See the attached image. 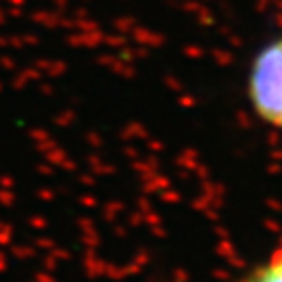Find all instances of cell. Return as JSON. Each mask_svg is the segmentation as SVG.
Instances as JSON below:
<instances>
[{
	"label": "cell",
	"mask_w": 282,
	"mask_h": 282,
	"mask_svg": "<svg viewBox=\"0 0 282 282\" xmlns=\"http://www.w3.org/2000/svg\"><path fill=\"white\" fill-rule=\"evenodd\" d=\"M247 94L259 119L282 130V36L267 42L255 57L249 69Z\"/></svg>",
	"instance_id": "1"
},
{
	"label": "cell",
	"mask_w": 282,
	"mask_h": 282,
	"mask_svg": "<svg viewBox=\"0 0 282 282\" xmlns=\"http://www.w3.org/2000/svg\"><path fill=\"white\" fill-rule=\"evenodd\" d=\"M247 282H282V242L270 253V257L249 276Z\"/></svg>",
	"instance_id": "2"
}]
</instances>
